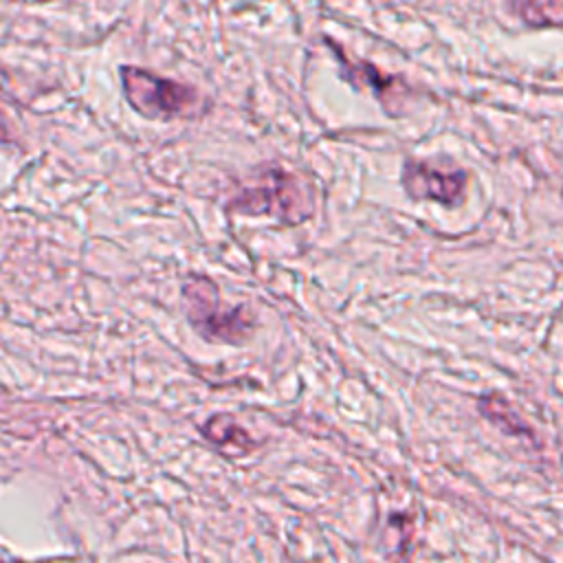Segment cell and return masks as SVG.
Wrapping results in <instances>:
<instances>
[{
  "label": "cell",
  "instance_id": "6",
  "mask_svg": "<svg viewBox=\"0 0 563 563\" xmlns=\"http://www.w3.org/2000/svg\"><path fill=\"white\" fill-rule=\"evenodd\" d=\"M200 433L216 446L224 451H235V453H249L255 449V440L251 433L235 422L233 416L229 413H213L200 424Z\"/></svg>",
  "mask_w": 563,
  "mask_h": 563
},
{
  "label": "cell",
  "instance_id": "7",
  "mask_svg": "<svg viewBox=\"0 0 563 563\" xmlns=\"http://www.w3.org/2000/svg\"><path fill=\"white\" fill-rule=\"evenodd\" d=\"M477 411L490 420L495 427H499L504 433L508 435H526L532 438V431L523 424V420L519 418V413L510 407V402L506 398H501L499 394H486L477 400Z\"/></svg>",
  "mask_w": 563,
  "mask_h": 563
},
{
  "label": "cell",
  "instance_id": "2",
  "mask_svg": "<svg viewBox=\"0 0 563 563\" xmlns=\"http://www.w3.org/2000/svg\"><path fill=\"white\" fill-rule=\"evenodd\" d=\"M227 209L244 216H266L284 227L306 222L314 211V191L299 174L284 167L262 169L251 185L240 187Z\"/></svg>",
  "mask_w": 563,
  "mask_h": 563
},
{
  "label": "cell",
  "instance_id": "1",
  "mask_svg": "<svg viewBox=\"0 0 563 563\" xmlns=\"http://www.w3.org/2000/svg\"><path fill=\"white\" fill-rule=\"evenodd\" d=\"M180 308L189 328L207 343L244 345L253 339L255 314L249 306L224 303L216 279L189 273L180 286Z\"/></svg>",
  "mask_w": 563,
  "mask_h": 563
},
{
  "label": "cell",
  "instance_id": "3",
  "mask_svg": "<svg viewBox=\"0 0 563 563\" xmlns=\"http://www.w3.org/2000/svg\"><path fill=\"white\" fill-rule=\"evenodd\" d=\"M119 81L128 106L143 119H191L205 108L202 97L194 86L156 75L150 68L123 64L119 66Z\"/></svg>",
  "mask_w": 563,
  "mask_h": 563
},
{
  "label": "cell",
  "instance_id": "4",
  "mask_svg": "<svg viewBox=\"0 0 563 563\" xmlns=\"http://www.w3.org/2000/svg\"><path fill=\"white\" fill-rule=\"evenodd\" d=\"M400 187L411 200L455 207L464 198L466 172L460 167H442L424 158H407L400 167Z\"/></svg>",
  "mask_w": 563,
  "mask_h": 563
},
{
  "label": "cell",
  "instance_id": "5",
  "mask_svg": "<svg viewBox=\"0 0 563 563\" xmlns=\"http://www.w3.org/2000/svg\"><path fill=\"white\" fill-rule=\"evenodd\" d=\"M325 44L332 48V53L339 59V75L352 84L356 90H372V95L378 99V103L383 106V110L389 117H396L394 106L405 103V92H407V84L400 75H389L383 73L378 66H374L372 62L365 59H354L347 57L345 51L341 48L339 42H332L330 37H325Z\"/></svg>",
  "mask_w": 563,
  "mask_h": 563
},
{
  "label": "cell",
  "instance_id": "8",
  "mask_svg": "<svg viewBox=\"0 0 563 563\" xmlns=\"http://www.w3.org/2000/svg\"><path fill=\"white\" fill-rule=\"evenodd\" d=\"M515 9L532 26H563V2H519Z\"/></svg>",
  "mask_w": 563,
  "mask_h": 563
}]
</instances>
